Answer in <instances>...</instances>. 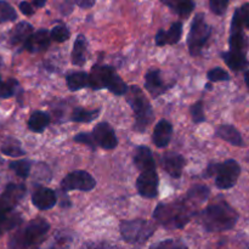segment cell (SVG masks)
<instances>
[{
    "instance_id": "obj_15",
    "label": "cell",
    "mask_w": 249,
    "mask_h": 249,
    "mask_svg": "<svg viewBox=\"0 0 249 249\" xmlns=\"http://www.w3.org/2000/svg\"><path fill=\"white\" fill-rule=\"evenodd\" d=\"M162 165L163 169L168 173L172 178L181 177L182 170L185 167V158L179 153L174 152H167L163 155L162 157Z\"/></svg>"
},
{
    "instance_id": "obj_17",
    "label": "cell",
    "mask_w": 249,
    "mask_h": 249,
    "mask_svg": "<svg viewBox=\"0 0 249 249\" xmlns=\"http://www.w3.org/2000/svg\"><path fill=\"white\" fill-rule=\"evenodd\" d=\"M173 135V126L167 119H162L155 126L152 141L158 148H164L169 145Z\"/></svg>"
},
{
    "instance_id": "obj_38",
    "label": "cell",
    "mask_w": 249,
    "mask_h": 249,
    "mask_svg": "<svg viewBox=\"0 0 249 249\" xmlns=\"http://www.w3.org/2000/svg\"><path fill=\"white\" fill-rule=\"evenodd\" d=\"M207 77H208V79L213 83L214 82H223V80L230 79V75H229V73L220 67H215V68H213V70L209 71L208 74H207Z\"/></svg>"
},
{
    "instance_id": "obj_33",
    "label": "cell",
    "mask_w": 249,
    "mask_h": 249,
    "mask_svg": "<svg viewBox=\"0 0 249 249\" xmlns=\"http://www.w3.org/2000/svg\"><path fill=\"white\" fill-rule=\"evenodd\" d=\"M17 18V14L14 7L5 0H0V23L11 22Z\"/></svg>"
},
{
    "instance_id": "obj_37",
    "label": "cell",
    "mask_w": 249,
    "mask_h": 249,
    "mask_svg": "<svg viewBox=\"0 0 249 249\" xmlns=\"http://www.w3.org/2000/svg\"><path fill=\"white\" fill-rule=\"evenodd\" d=\"M191 116L192 121L196 124L203 123L206 121V117H204V108H203V102L197 101L196 104H194L191 106Z\"/></svg>"
},
{
    "instance_id": "obj_5",
    "label": "cell",
    "mask_w": 249,
    "mask_h": 249,
    "mask_svg": "<svg viewBox=\"0 0 249 249\" xmlns=\"http://www.w3.org/2000/svg\"><path fill=\"white\" fill-rule=\"evenodd\" d=\"M125 97L128 104L130 105L131 109L134 111V114H135L134 129L139 133H143L153 121V109L150 101L145 96L142 90L136 85L129 87Z\"/></svg>"
},
{
    "instance_id": "obj_34",
    "label": "cell",
    "mask_w": 249,
    "mask_h": 249,
    "mask_svg": "<svg viewBox=\"0 0 249 249\" xmlns=\"http://www.w3.org/2000/svg\"><path fill=\"white\" fill-rule=\"evenodd\" d=\"M181 34H182V23L181 22H175V23H173L169 31H165L168 45L177 44L178 41L181 39Z\"/></svg>"
},
{
    "instance_id": "obj_39",
    "label": "cell",
    "mask_w": 249,
    "mask_h": 249,
    "mask_svg": "<svg viewBox=\"0 0 249 249\" xmlns=\"http://www.w3.org/2000/svg\"><path fill=\"white\" fill-rule=\"evenodd\" d=\"M230 0H209V6L211 10L218 16H221L226 12Z\"/></svg>"
},
{
    "instance_id": "obj_3",
    "label": "cell",
    "mask_w": 249,
    "mask_h": 249,
    "mask_svg": "<svg viewBox=\"0 0 249 249\" xmlns=\"http://www.w3.org/2000/svg\"><path fill=\"white\" fill-rule=\"evenodd\" d=\"M49 230L50 224L45 219L36 218L17 230L10 237L7 246L9 249H27L40 243L48 235Z\"/></svg>"
},
{
    "instance_id": "obj_16",
    "label": "cell",
    "mask_w": 249,
    "mask_h": 249,
    "mask_svg": "<svg viewBox=\"0 0 249 249\" xmlns=\"http://www.w3.org/2000/svg\"><path fill=\"white\" fill-rule=\"evenodd\" d=\"M51 36L46 29H39L38 32H34L27 41L24 43V49L29 53H41L45 51L50 45Z\"/></svg>"
},
{
    "instance_id": "obj_23",
    "label": "cell",
    "mask_w": 249,
    "mask_h": 249,
    "mask_svg": "<svg viewBox=\"0 0 249 249\" xmlns=\"http://www.w3.org/2000/svg\"><path fill=\"white\" fill-rule=\"evenodd\" d=\"M160 1L181 17L190 16V14L195 9V4L192 0H160Z\"/></svg>"
},
{
    "instance_id": "obj_2",
    "label": "cell",
    "mask_w": 249,
    "mask_h": 249,
    "mask_svg": "<svg viewBox=\"0 0 249 249\" xmlns=\"http://www.w3.org/2000/svg\"><path fill=\"white\" fill-rule=\"evenodd\" d=\"M238 214L226 201H219L198 214V223L208 232H223L235 228Z\"/></svg>"
},
{
    "instance_id": "obj_6",
    "label": "cell",
    "mask_w": 249,
    "mask_h": 249,
    "mask_svg": "<svg viewBox=\"0 0 249 249\" xmlns=\"http://www.w3.org/2000/svg\"><path fill=\"white\" fill-rule=\"evenodd\" d=\"M119 229H121L122 237L125 242L131 245H142L155 233L156 225L148 220L135 219V220L122 221Z\"/></svg>"
},
{
    "instance_id": "obj_43",
    "label": "cell",
    "mask_w": 249,
    "mask_h": 249,
    "mask_svg": "<svg viewBox=\"0 0 249 249\" xmlns=\"http://www.w3.org/2000/svg\"><path fill=\"white\" fill-rule=\"evenodd\" d=\"M155 40H156V45H157V46L168 45L167 36H165V31H164V29H160V31L157 32V34H156Z\"/></svg>"
},
{
    "instance_id": "obj_31",
    "label": "cell",
    "mask_w": 249,
    "mask_h": 249,
    "mask_svg": "<svg viewBox=\"0 0 249 249\" xmlns=\"http://www.w3.org/2000/svg\"><path fill=\"white\" fill-rule=\"evenodd\" d=\"M18 88V82L14 78L4 80L0 78V99H9L14 96Z\"/></svg>"
},
{
    "instance_id": "obj_45",
    "label": "cell",
    "mask_w": 249,
    "mask_h": 249,
    "mask_svg": "<svg viewBox=\"0 0 249 249\" xmlns=\"http://www.w3.org/2000/svg\"><path fill=\"white\" fill-rule=\"evenodd\" d=\"M19 10H21L22 14L26 15V16H32V15L34 14L33 6L27 1H22L21 4H19Z\"/></svg>"
},
{
    "instance_id": "obj_10",
    "label": "cell",
    "mask_w": 249,
    "mask_h": 249,
    "mask_svg": "<svg viewBox=\"0 0 249 249\" xmlns=\"http://www.w3.org/2000/svg\"><path fill=\"white\" fill-rule=\"evenodd\" d=\"M158 184L160 179L156 169L146 170L141 172V174L139 175L136 180V190L140 196L145 198H155L158 195Z\"/></svg>"
},
{
    "instance_id": "obj_19",
    "label": "cell",
    "mask_w": 249,
    "mask_h": 249,
    "mask_svg": "<svg viewBox=\"0 0 249 249\" xmlns=\"http://www.w3.org/2000/svg\"><path fill=\"white\" fill-rule=\"evenodd\" d=\"M134 164L140 172L156 169L155 158H153L150 148L145 147V146L136 147L135 152H134Z\"/></svg>"
},
{
    "instance_id": "obj_18",
    "label": "cell",
    "mask_w": 249,
    "mask_h": 249,
    "mask_svg": "<svg viewBox=\"0 0 249 249\" xmlns=\"http://www.w3.org/2000/svg\"><path fill=\"white\" fill-rule=\"evenodd\" d=\"M145 88L153 97H158L169 87H167L165 83L162 80L160 71L151 70L145 75Z\"/></svg>"
},
{
    "instance_id": "obj_1",
    "label": "cell",
    "mask_w": 249,
    "mask_h": 249,
    "mask_svg": "<svg viewBox=\"0 0 249 249\" xmlns=\"http://www.w3.org/2000/svg\"><path fill=\"white\" fill-rule=\"evenodd\" d=\"M195 207L196 204L186 197L170 203H160L153 212V218L165 229H182L195 215Z\"/></svg>"
},
{
    "instance_id": "obj_7",
    "label": "cell",
    "mask_w": 249,
    "mask_h": 249,
    "mask_svg": "<svg viewBox=\"0 0 249 249\" xmlns=\"http://www.w3.org/2000/svg\"><path fill=\"white\" fill-rule=\"evenodd\" d=\"M241 174V165L235 160H228L218 164H211L207 177L215 175V185L220 190H229L237 182Z\"/></svg>"
},
{
    "instance_id": "obj_13",
    "label": "cell",
    "mask_w": 249,
    "mask_h": 249,
    "mask_svg": "<svg viewBox=\"0 0 249 249\" xmlns=\"http://www.w3.org/2000/svg\"><path fill=\"white\" fill-rule=\"evenodd\" d=\"M91 135L94 138L95 143H97L100 147L105 148V150H113L118 143L113 128L106 122L97 124L92 130Z\"/></svg>"
},
{
    "instance_id": "obj_49",
    "label": "cell",
    "mask_w": 249,
    "mask_h": 249,
    "mask_svg": "<svg viewBox=\"0 0 249 249\" xmlns=\"http://www.w3.org/2000/svg\"><path fill=\"white\" fill-rule=\"evenodd\" d=\"M2 63H4V61H2V57L0 56V70H1V67H2Z\"/></svg>"
},
{
    "instance_id": "obj_12",
    "label": "cell",
    "mask_w": 249,
    "mask_h": 249,
    "mask_svg": "<svg viewBox=\"0 0 249 249\" xmlns=\"http://www.w3.org/2000/svg\"><path fill=\"white\" fill-rule=\"evenodd\" d=\"M229 44H230V51L231 53H243L246 55L248 50V40L247 36L243 33V26L241 23L240 18H238L237 12L235 11L232 17V22H231V34L230 39H229Z\"/></svg>"
},
{
    "instance_id": "obj_9",
    "label": "cell",
    "mask_w": 249,
    "mask_h": 249,
    "mask_svg": "<svg viewBox=\"0 0 249 249\" xmlns=\"http://www.w3.org/2000/svg\"><path fill=\"white\" fill-rule=\"evenodd\" d=\"M95 186H96V180L84 170H75V172L70 173L61 181V189L65 192L74 191V190L89 192L94 190Z\"/></svg>"
},
{
    "instance_id": "obj_44",
    "label": "cell",
    "mask_w": 249,
    "mask_h": 249,
    "mask_svg": "<svg viewBox=\"0 0 249 249\" xmlns=\"http://www.w3.org/2000/svg\"><path fill=\"white\" fill-rule=\"evenodd\" d=\"M68 245L67 238H58L53 245H51L50 247L48 248H36V249H66Z\"/></svg>"
},
{
    "instance_id": "obj_28",
    "label": "cell",
    "mask_w": 249,
    "mask_h": 249,
    "mask_svg": "<svg viewBox=\"0 0 249 249\" xmlns=\"http://www.w3.org/2000/svg\"><path fill=\"white\" fill-rule=\"evenodd\" d=\"M100 109H85L82 107H77V108L73 109L72 112V119L73 122H78V123H90L94 119H96L99 117Z\"/></svg>"
},
{
    "instance_id": "obj_41",
    "label": "cell",
    "mask_w": 249,
    "mask_h": 249,
    "mask_svg": "<svg viewBox=\"0 0 249 249\" xmlns=\"http://www.w3.org/2000/svg\"><path fill=\"white\" fill-rule=\"evenodd\" d=\"M74 141L75 142H79V143H83V145L89 146L91 150H95V148H96V146H95L94 138H92L91 134H88V133L78 134V135L74 138Z\"/></svg>"
},
{
    "instance_id": "obj_35",
    "label": "cell",
    "mask_w": 249,
    "mask_h": 249,
    "mask_svg": "<svg viewBox=\"0 0 249 249\" xmlns=\"http://www.w3.org/2000/svg\"><path fill=\"white\" fill-rule=\"evenodd\" d=\"M148 249H189L186 245L178 240H164L155 243Z\"/></svg>"
},
{
    "instance_id": "obj_48",
    "label": "cell",
    "mask_w": 249,
    "mask_h": 249,
    "mask_svg": "<svg viewBox=\"0 0 249 249\" xmlns=\"http://www.w3.org/2000/svg\"><path fill=\"white\" fill-rule=\"evenodd\" d=\"M245 82H246V85H247V88L249 90V70L246 71V73H245Z\"/></svg>"
},
{
    "instance_id": "obj_21",
    "label": "cell",
    "mask_w": 249,
    "mask_h": 249,
    "mask_svg": "<svg viewBox=\"0 0 249 249\" xmlns=\"http://www.w3.org/2000/svg\"><path fill=\"white\" fill-rule=\"evenodd\" d=\"M216 136H219L220 139H223L226 142L231 143L233 146H243L245 145V141H243L242 135L240 134V131L235 128L233 125L230 124H223V125H219L216 128Z\"/></svg>"
},
{
    "instance_id": "obj_14",
    "label": "cell",
    "mask_w": 249,
    "mask_h": 249,
    "mask_svg": "<svg viewBox=\"0 0 249 249\" xmlns=\"http://www.w3.org/2000/svg\"><path fill=\"white\" fill-rule=\"evenodd\" d=\"M32 203L40 211H48L56 206L57 196L53 190L48 189V187H39L32 195Z\"/></svg>"
},
{
    "instance_id": "obj_47",
    "label": "cell",
    "mask_w": 249,
    "mask_h": 249,
    "mask_svg": "<svg viewBox=\"0 0 249 249\" xmlns=\"http://www.w3.org/2000/svg\"><path fill=\"white\" fill-rule=\"evenodd\" d=\"M33 4L36 7H43L46 4V0H34Z\"/></svg>"
},
{
    "instance_id": "obj_30",
    "label": "cell",
    "mask_w": 249,
    "mask_h": 249,
    "mask_svg": "<svg viewBox=\"0 0 249 249\" xmlns=\"http://www.w3.org/2000/svg\"><path fill=\"white\" fill-rule=\"evenodd\" d=\"M0 151L2 155L10 156V157H21V156L26 155V151L21 147L19 141L15 140V139H7L6 141H4Z\"/></svg>"
},
{
    "instance_id": "obj_8",
    "label": "cell",
    "mask_w": 249,
    "mask_h": 249,
    "mask_svg": "<svg viewBox=\"0 0 249 249\" xmlns=\"http://www.w3.org/2000/svg\"><path fill=\"white\" fill-rule=\"evenodd\" d=\"M212 27L206 22L203 14H197L191 23L187 45L189 51L192 56H198L202 49L206 45L208 39L211 38Z\"/></svg>"
},
{
    "instance_id": "obj_32",
    "label": "cell",
    "mask_w": 249,
    "mask_h": 249,
    "mask_svg": "<svg viewBox=\"0 0 249 249\" xmlns=\"http://www.w3.org/2000/svg\"><path fill=\"white\" fill-rule=\"evenodd\" d=\"M10 169L12 172L16 173V175H18L22 179H26L29 177V173H31V162L29 160H14V162L10 163Z\"/></svg>"
},
{
    "instance_id": "obj_22",
    "label": "cell",
    "mask_w": 249,
    "mask_h": 249,
    "mask_svg": "<svg viewBox=\"0 0 249 249\" xmlns=\"http://www.w3.org/2000/svg\"><path fill=\"white\" fill-rule=\"evenodd\" d=\"M33 34V26L28 22H19L18 24L14 27L10 34V43L12 45H18V44L26 43L27 39Z\"/></svg>"
},
{
    "instance_id": "obj_26",
    "label": "cell",
    "mask_w": 249,
    "mask_h": 249,
    "mask_svg": "<svg viewBox=\"0 0 249 249\" xmlns=\"http://www.w3.org/2000/svg\"><path fill=\"white\" fill-rule=\"evenodd\" d=\"M66 83L71 91H77L89 85V74L87 72H72L66 77Z\"/></svg>"
},
{
    "instance_id": "obj_27",
    "label": "cell",
    "mask_w": 249,
    "mask_h": 249,
    "mask_svg": "<svg viewBox=\"0 0 249 249\" xmlns=\"http://www.w3.org/2000/svg\"><path fill=\"white\" fill-rule=\"evenodd\" d=\"M85 53H87V40H85L84 36L80 34L74 41V46H73L72 51V62L75 66H83L85 63Z\"/></svg>"
},
{
    "instance_id": "obj_24",
    "label": "cell",
    "mask_w": 249,
    "mask_h": 249,
    "mask_svg": "<svg viewBox=\"0 0 249 249\" xmlns=\"http://www.w3.org/2000/svg\"><path fill=\"white\" fill-rule=\"evenodd\" d=\"M221 57L225 61L226 65L231 68L232 71H242L249 65L247 57L243 53H231V51H226V53H221Z\"/></svg>"
},
{
    "instance_id": "obj_40",
    "label": "cell",
    "mask_w": 249,
    "mask_h": 249,
    "mask_svg": "<svg viewBox=\"0 0 249 249\" xmlns=\"http://www.w3.org/2000/svg\"><path fill=\"white\" fill-rule=\"evenodd\" d=\"M236 12H237L238 18H240L243 28L249 29V2H246L242 6L238 7Z\"/></svg>"
},
{
    "instance_id": "obj_46",
    "label": "cell",
    "mask_w": 249,
    "mask_h": 249,
    "mask_svg": "<svg viewBox=\"0 0 249 249\" xmlns=\"http://www.w3.org/2000/svg\"><path fill=\"white\" fill-rule=\"evenodd\" d=\"M95 0H79L78 5H79L82 9H90V7L94 6Z\"/></svg>"
},
{
    "instance_id": "obj_4",
    "label": "cell",
    "mask_w": 249,
    "mask_h": 249,
    "mask_svg": "<svg viewBox=\"0 0 249 249\" xmlns=\"http://www.w3.org/2000/svg\"><path fill=\"white\" fill-rule=\"evenodd\" d=\"M89 87L94 90L108 89L114 95H125L128 85L111 66H94L89 74Z\"/></svg>"
},
{
    "instance_id": "obj_36",
    "label": "cell",
    "mask_w": 249,
    "mask_h": 249,
    "mask_svg": "<svg viewBox=\"0 0 249 249\" xmlns=\"http://www.w3.org/2000/svg\"><path fill=\"white\" fill-rule=\"evenodd\" d=\"M50 36H51V39H53V40L57 41V43H63V41H66L70 39L71 33H70V31H68L67 27L56 26V27H53V31L50 32Z\"/></svg>"
},
{
    "instance_id": "obj_11",
    "label": "cell",
    "mask_w": 249,
    "mask_h": 249,
    "mask_svg": "<svg viewBox=\"0 0 249 249\" xmlns=\"http://www.w3.org/2000/svg\"><path fill=\"white\" fill-rule=\"evenodd\" d=\"M27 189L23 184H9L0 195V209L14 211L26 196Z\"/></svg>"
},
{
    "instance_id": "obj_42",
    "label": "cell",
    "mask_w": 249,
    "mask_h": 249,
    "mask_svg": "<svg viewBox=\"0 0 249 249\" xmlns=\"http://www.w3.org/2000/svg\"><path fill=\"white\" fill-rule=\"evenodd\" d=\"M80 249H113L112 246H109L107 242H94V241H90V242L84 243V245L80 247Z\"/></svg>"
},
{
    "instance_id": "obj_25",
    "label": "cell",
    "mask_w": 249,
    "mask_h": 249,
    "mask_svg": "<svg viewBox=\"0 0 249 249\" xmlns=\"http://www.w3.org/2000/svg\"><path fill=\"white\" fill-rule=\"evenodd\" d=\"M50 123V117L45 112L36 111L32 113V116L28 119V128L29 130L34 133H43L46 129V126Z\"/></svg>"
},
{
    "instance_id": "obj_29",
    "label": "cell",
    "mask_w": 249,
    "mask_h": 249,
    "mask_svg": "<svg viewBox=\"0 0 249 249\" xmlns=\"http://www.w3.org/2000/svg\"><path fill=\"white\" fill-rule=\"evenodd\" d=\"M209 194H211V191H209L208 187L203 186V185H196V186L189 190V192L186 195V198L190 199L194 204L198 206V204L203 203L208 198Z\"/></svg>"
},
{
    "instance_id": "obj_20",
    "label": "cell",
    "mask_w": 249,
    "mask_h": 249,
    "mask_svg": "<svg viewBox=\"0 0 249 249\" xmlns=\"http://www.w3.org/2000/svg\"><path fill=\"white\" fill-rule=\"evenodd\" d=\"M22 224V216L15 211L0 209V236L14 230Z\"/></svg>"
}]
</instances>
